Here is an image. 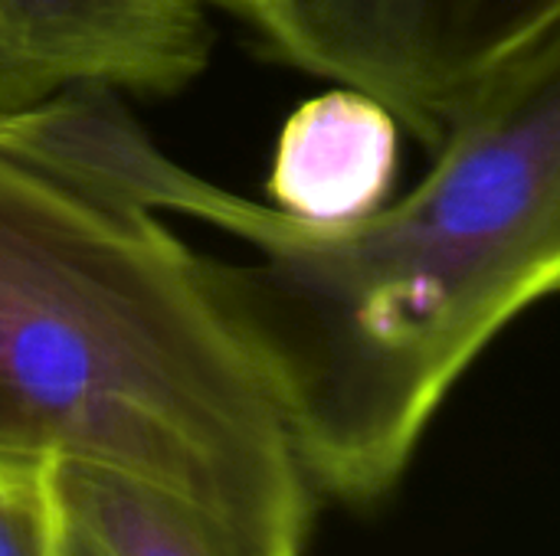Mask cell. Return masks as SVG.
<instances>
[{"label":"cell","mask_w":560,"mask_h":556,"mask_svg":"<svg viewBox=\"0 0 560 556\" xmlns=\"http://www.w3.org/2000/svg\"><path fill=\"white\" fill-rule=\"evenodd\" d=\"M62 556H98L75 531H69L66 524H62Z\"/></svg>","instance_id":"obj_8"},{"label":"cell","mask_w":560,"mask_h":556,"mask_svg":"<svg viewBox=\"0 0 560 556\" xmlns=\"http://www.w3.org/2000/svg\"><path fill=\"white\" fill-rule=\"evenodd\" d=\"M400 118L374 95L338 85L302 102L282 125L269 197L279 210L308 223H345L387 203Z\"/></svg>","instance_id":"obj_6"},{"label":"cell","mask_w":560,"mask_h":556,"mask_svg":"<svg viewBox=\"0 0 560 556\" xmlns=\"http://www.w3.org/2000/svg\"><path fill=\"white\" fill-rule=\"evenodd\" d=\"M207 59L200 0H0V111L72 88L174 92Z\"/></svg>","instance_id":"obj_4"},{"label":"cell","mask_w":560,"mask_h":556,"mask_svg":"<svg viewBox=\"0 0 560 556\" xmlns=\"http://www.w3.org/2000/svg\"><path fill=\"white\" fill-rule=\"evenodd\" d=\"M0 556H62V518L46 475L0 472Z\"/></svg>","instance_id":"obj_7"},{"label":"cell","mask_w":560,"mask_h":556,"mask_svg":"<svg viewBox=\"0 0 560 556\" xmlns=\"http://www.w3.org/2000/svg\"><path fill=\"white\" fill-rule=\"evenodd\" d=\"M56 465L292 528L315 492L207 259L0 144V472Z\"/></svg>","instance_id":"obj_2"},{"label":"cell","mask_w":560,"mask_h":556,"mask_svg":"<svg viewBox=\"0 0 560 556\" xmlns=\"http://www.w3.org/2000/svg\"><path fill=\"white\" fill-rule=\"evenodd\" d=\"M59 518L98 556H302L305 528L256 521L92 465L46 472Z\"/></svg>","instance_id":"obj_5"},{"label":"cell","mask_w":560,"mask_h":556,"mask_svg":"<svg viewBox=\"0 0 560 556\" xmlns=\"http://www.w3.org/2000/svg\"><path fill=\"white\" fill-rule=\"evenodd\" d=\"M400 200L308 223L174 164L112 102H72L49 131L69 174L253 246L207 259L315 488H394L476 357L560 295V16L482 72L443 118Z\"/></svg>","instance_id":"obj_1"},{"label":"cell","mask_w":560,"mask_h":556,"mask_svg":"<svg viewBox=\"0 0 560 556\" xmlns=\"http://www.w3.org/2000/svg\"><path fill=\"white\" fill-rule=\"evenodd\" d=\"M279 59L381 98L427 147L456 98L560 0H223Z\"/></svg>","instance_id":"obj_3"}]
</instances>
